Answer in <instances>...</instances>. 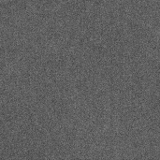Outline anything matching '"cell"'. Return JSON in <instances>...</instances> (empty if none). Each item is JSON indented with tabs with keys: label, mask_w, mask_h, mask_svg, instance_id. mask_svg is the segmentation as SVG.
Masks as SVG:
<instances>
[]
</instances>
